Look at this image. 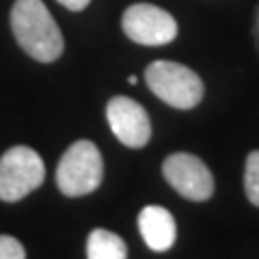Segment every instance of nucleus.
Here are the masks:
<instances>
[{"label": "nucleus", "mask_w": 259, "mask_h": 259, "mask_svg": "<svg viewBox=\"0 0 259 259\" xmlns=\"http://www.w3.org/2000/svg\"><path fill=\"white\" fill-rule=\"evenodd\" d=\"M11 30L22 50L39 63L61 59L65 50L63 32L41 0H15Z\"/></svg>", "instance_id": "1"}, {"label": "nucleus", "mask_w": 259, "mask_h": 259, "mask_svg": "<svg viewBox=\"0 0 259 259\" xmlns=\"http://www.w3.org/2000/svg\"><path fill=\"white\" fill-rule=\"evenodd\" d=\"M151 93L177 110H190L203 100L205 87L190 67L175 61H153L145 69Z\"/></svg>", "instance_id": "2"}, {"label": "nucleus", "mask_w": 259, "mask_h": 259, "mask_svg": "<svg viewBox=\"0 0 259 259\" xmlns=\"http://www.w3.org/2000/svg\"><path fill=\"white\" fill-rule=\"evenodd\" d=\"M104 180V158L91 141H76L56 166V186L65 197H84L100 188Z\"/></svg>", "instance_id": "3"}, {"label": "nucleus", "mask_w": 259, "mask_h": 259, "mask_svg": "<svg viewBox=\"0 0 259 259\" xmlns=\"http://www.w3.org/2000/svg\"><path fill=\"white\" fill-rule=\"evenodd\" d=\"M46 180V164L41 156L26 147L15 145L0 158V201L15 203L37 190Z\"/></svg>", "instance_id": "4"}, {"label": "nucleus", "mask_w": 259, "mask_h": 259, "mask_svg": "<svg viewBox=\"0 0 259 259\" xmlns=\"http://www.w3.org/2000/svg\"><path fill=\"white\" fill-rule=\"evenodd\" d=\"M125 37L141 46H166L177 37V22L168 11L156 5L136 3L127 7L121 18Z\"/></svg>", "instance_id": "5"}, {"label": "nucleus", "mask_w": 259, "mask_h": 259, "mask_svg": "<svg viewBox=\"0 0 259 259\" xmlns=\"http://www.w3.org/2000/svg\"><path fill=\"white\" fill-rule=\"evenodd\" d=\"M162 175L188 201H207L214 194V177L212 171L201 158L192 153H171L162 162Z\"/></svg>", "instance_id": "6"}, {"label": "nucleus", "mask_w": 259, "mask_h": 259, "mask_svg": "<svg viewBox=\"0 0 259 259\" xmlns=\"http://www.w3.org/2000/svg\"><path fill=\"white\" fill-rule=\"evenodd\" d=\"M106 119L117 141L130 149H141L151 139V121L147 110L132 97H112L106 104Z\"/></svg>", "instance_id": "7"}, {"label": "nucleus", "mask_w": 259, "mask_h": 259, "mask_svg": "<svg viewBox=\"0 0 259 259\" xmlns=\"http://www.w3.org/2000/svg\"><path fill=\"white\" fill-rule=\"evenodd\" d=\"M139 229L141 236L151 250L164 253L177 240V225L173 214L162 205H147L139 214Z\"/></svg>", "instance_id": "8"}, {"label": "nucleus", "mask_w": 259, "mask_h": 259, "mask_svg": "<svg viewBox=\"0 0 259 259\" xmlns=\"http://www.w3.org/2000/svg\"><path fill=\"white\" fill-rule=\"evenodd\" d=\"M89 259H125L127 246L117 233L108 229H93L87 240Z\"/></svg>", "instance_id": "9"}, {"label": "nucleus", "mask_w": 259, "mask_h": 259, "mask_svg": "<svg viewBox=\"0 0 259 259\" xmlns=\"http://www.w3.org/2000/svg\"><path fill=\"white\" fill-rule=\"evenodd\" d=\"M244 192L246 199L259 207V149L250 151L244 166Z\"/></svg>", "instance_id": "10"}, {"label": "nucleus", "mask_w": 259, "mask_h": 259, "mask_svg": "<svg viewBox=\"0 0 259 259\" xmlns=\"http://www.w3.org/2000/svg\"><path fill=\"white\" fill-rule=\"evenodd\" d=\"M26 250H24L22 242L15 240L13 236H0V259H24Z\"/></svg>", "instance_id": "11"}, {"label": "nucleus", "mask_w": 259, "mask_h": 259, "mask_svg": "<svg viewBox=\"0 0 259 259\" xmlns=\"http://www.w3.org/2000/svg\"><path fill=\"white\" fill-rule=\"evenodd\" d=\"M59 5H63L65 9H69V11H82L87 9V5L91 3V0H56Z\"/></svg>", "instance_id": "12"}, {"label": "nucleus", "mask_w": 259, "mask_h": 259, "mask_svg": "<svg viewBox=\"0 0 259 259\" xmlns=\"http://www.w3.org/2000/svg\"><path fill=\"white\" fill-rule=\"evenodd\" d=\"M127 82H130V84H132V87H134L136 82H139V78H136V76L132 74V76H130V78H127Z\"/></svg>", "instance_id": "13"}]
</instances>
